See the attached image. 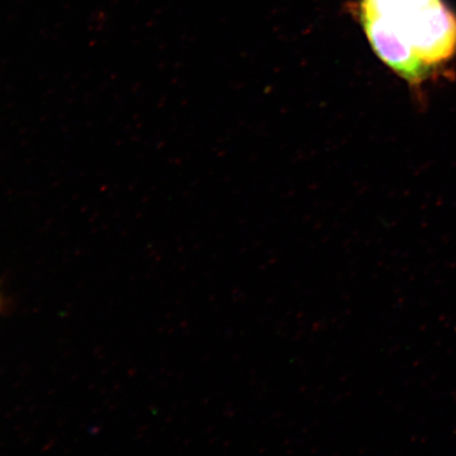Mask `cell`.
<instances>
[{"label":"cell","mask_w":456,"mask_h":456,"mask_svg":"<svg viewBox=\"0 0 456 456\" xmlns=\"http://www.w3.org/2000/svg\"><path fill=\"white\" fill-rule=\"evenodd\" d=\"M361 17L374 53L410 83L456 53V16L442 0H362Z\"/></svg>","instance_id":"cell-1"}]
</instances>
